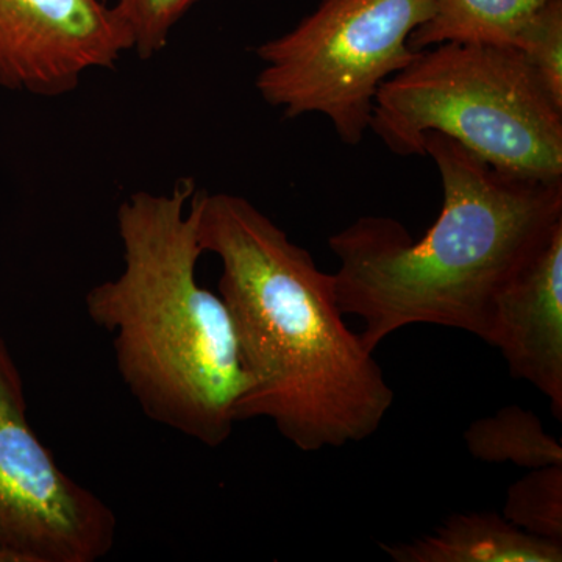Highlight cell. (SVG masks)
Returning <instances> with one entry per match:
<instances>
[{
  "label": "cell",
  "instance_id": "9a60e30c",
  "mask_svg": "<svg viewBox=\"0 0 562 562\" xmlns=\"http://www.w3.org/2000/svg\"><path fill=\"white\" fill-rule=\"evenodd\" d=\"M0 562H16L14 558L9 553L0 552Z\"/></svg>",
  "mask_w": 562,
  "mask_h": 562
},
{
  "label": "cell",
  "instance_id": "8992f818",
  "mask_svg": "<svg viewBox=\"0 0 562 562\" xmlns=\"http://www.w3.org/2000/svg\"><path fill=\"white\" fill-rule=\"evenodd\" d=\"M116 532L113 509L63 472L33 430L20 369L0 336V552L16 562H95Z\"/></svg>",
  "mask_w": 562,
  "mask_h": 562
},
{
  "label": "cell",
  "instance_id": "30bf717a",
  "mask_svg": "<svg viewBox=\"0 0 562 562\" xmlns=\"http://www.w3.org/2000/svg\"><path fill=\"white\" fill-rule=\"evenodd\" d=\"M550 0H432L430 20L409 36L414 52L439 44L516 47L531 18Z\"/></svg>",
  "mask_w": 562,
  "mask_h": 562
},
{
  "label": "cell",
  "instance_id": "6da1fadb",
  "mask_svg": "<svg viewBox=\"0 0 562 562\" xmlns=\"http://www.w3.org/2000/svg\"><path fill=\"white\" fill-rule=\"evenodd\" d=\"M199 238L220 258L249 387L235 420L269 419L301 452L371 438L394 405L383 369L350 330L335 277L243 195L198 190Z\"/></svg>",
  "mask_w": 562,
  "mask_h": 562
},
{
  "label": "cell",
  "instance_id": "7c38bea8",
  "mask_svg": "<svg viewBox=\"0 0 562 562\" xmlns=\"http://www.w3.org/2000/svg\"><path fill=\"white\" fill-rule=\"evenodd\" d=\"M503 517L532 536L562 542V465L532 469L512 484Z\"/></svg>",
  "mask_w": 562,
  "mask_h": 562
},
{
  "label": "cell",
  "instance_id": "277c9868",
  "mask_svg": "<svg viewBox=\"0 0 562 562\" xmlns=\"http://www.w3.org/2000/svg\"><path fill=\"white\" fill-rule=\"evenodd\" d=\"M369 131L398 157H424L438 132L498 171L562 180V103L516 47L420 50L380 88Z\"/></svg>",
  "mask_w": 562,
  "mask_h": 562
},
{
  "label": "cell",
  "instance_id": "7a4b0ae2",
  "mask_svg": "<svg viewBox=\"0 0 562 562\" xmlns=\"http://www.w3.org/2000/svg\"><path fill=\"white\" fill-rule=\"evenodd\" d=\"M422 154L442 184L422 238L392 217L362 216L328 239L339 306L360 317L372 351L417 324L486 342L498 295L562 225V180L498 171L438 132L425 133Z\"/></svg>",
  "mask_w": 562,
  "mask_h": 562
},
{
  "label": "cell",
  "instance_id": "52a82bcc",
  "mask_svg": "<svg viewBox=\"0 0 562 562\" xmlns=\"http://www.w3.org/2000/svg\"><path fill=\"white\" fill-rule=\"evenodd\" d=\"M132 38L113 0H0V87L58 98L113 69Z\"/></svg>",
  "mask_w": 562,
  "mask_h": 562
},
{
  "label": "cell",
  "instance_id": "4fadbf2b",
  "mask_svg": "<svg viewBox=\"0 0 562 562\" xmlns=\"http://www.w3.org/2000/svg\"><path fill=\"white\" fill-rule=\"evenodd\" d=\"M202 0H114L139 58L160 54L180 21Z\"/></svg>",
  "mask_w": 562,
  "mask_h": 562
},
{
  "label": "cell",
  "instance_id": "5b68a950",
  "mask_svg": "<svg viewBox=\"0 0 562 562\" xmlns=\"http://www.w3.org/2000/svg\"><path fill=\"white\" fill-rule=\"evenodd\" d=\"M431 14L432 0H321L255 49V87L284 117L322 114L344 144L358 146L380 88L417 57L409 36Z\"/></svg>",
  "mask_w": 562,
  "mask_h": 562
},
{
  "label": "cell",
  "instance_id": "8fae6325",
  "mask_svg": "<svg viewBox=\"0 0 562 562\" xmlns=\"http://www.w3.org/2000/svg\"><path fill=\"white\" fill-rule=\"evenodd\" d=\"M464 441L469 453L483 462H512L528 471L562 465L561 443L546 431L538 414L519 405L472 422Z\"/></svg>",
  "mask_w": 562,
  "mask_h": 562
},
{
  "label": "cell",
  "instance_id": "ba28073f",
  "mask_svg": "<svg viewBox=\"0 0 562 562\" xmlns=\"http://www.w3.org/2000/svg\"><path fill=\"white\" fill-rule=\"evenodd\" d=\"M486 342L562 419V225L502 291Z\"/></svg>",
  "mask_w": 562,
  "mask_h": 562
},
{
  "label": "cell",
  "instance_id": "9c48e42d",
  "mask_svg": "<svg viewBox=\"0 0 562 562\" xmlns=\"http://www.w3.org/2000/svg\"><path fill=\"white\" fill-rule=\"evenodd\" d=\"M395 562H561L562 542L538 538L501 514H454L409 542L380 543Z\"/></svg>",
  "mask_w": 562,
  "mask_h": 562
},
{
  "label": "cell",
  "instance_id": "3957f363",
  "mask_svg": "<svg viewBox=\"0 0 562 562\" xmlns=\"http://www.w3.org/2000/svg\"><path fill=\"white\" fill-rule=\"evenodd\" d=\"M122 271L85 308L113 336L114 361L140 412L216 449L231 439L249 387L227 305L198 279V187L136 191L116 213Z\"/></svg>",
  "mask_w": 562,
  "mask_h": 562
},
{
  "label": "cell",
  "instance_id": "5bb4252c",
  "mask_svg": "<svg viewBox=\"0 0 562 562\" xmlns=\"http://www.w3.org/2000/svg\"><path fill=\"white\" fill-rule=\"evenodd\" d=\"M517 49L530 61L557 102L562 103V0H550L531 18Z\"/></svg>",
  "mask_w": 562,
  "mask_h": 562
}]
</instances>
